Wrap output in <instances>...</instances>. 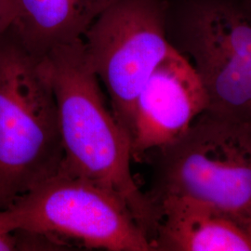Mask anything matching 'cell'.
Listing matches in <instances>:
<instances>
[{"mask_svg": "<svg viewBox=\"0 0 251 251\" xmlns=\"http://www.w3.org/2000/svg\"><path fill=\"white\" fill-rule=\"evenodd\" d=\"M58 107L63 159L59 172L87 179L121 198L153 241L159 211L131 172V142L118 123L85 52L83 38L45 56Z\"/></svg>", "mask_w": 251, "mask_h": 251, "instance_id": "6da1fadb", "label": "cell"}, {"mask_svg": "<svg viewBox=\"0 0 251 251\" xmlns=\"http://www.w3.org/2000/svg\"><path fill=\"white\" fill-rule=\"evenodd\" d=\"M63 159L45 56L30 53L9 26L0 40V209L57 174Z\"/></svg>", "mask_w": 251, "mask_h": 251, "instance_id": "7a4b0ae2", "label": "cell"}, {"mask_svg": "<svg viewBox=\"0 0 251 251\" xmlns=\"http://www.w3.org/2000/svg\"><path fill=\"white\" fill-rule=\"evenodd\" d=\"M148 197H186L216 206L251 230V122L208 110L184 134L148 152Z\"/></svg>", "mask_w": 251, "mask_h": 251, "instance_id": "3957f363", "label": "cell"}, {"mask_svg": "<svg viewBox=\"0 0 251 251\" xmlns=\"http://www.w3.org/2000/svg\"><path fill=\"white\" fill-rule=\"evenodd\" d=\"M0 232L43 235L90 250L153 251L125 202L87 179L58 172L0 209Z\"/></svg>", "mask_w": 251, "mask_h": 251, "instance_id": "277c9868", "label": "cell"}, {"mask_svg": "<svg viewBox=\"0 0 251 251\" xmlns=\"http://www.w3.org/2000/svg\"><path fill=\"white\" fill-rule=\"evenodd\" d=\"M167 36L192 57L207 110L251 122V10L242 1L189 0L178 10L168 3Z\"/></svg>", "mask_w": 251, "mask_h": 251, "instance_id": "5b68a950", "label": "cell"}, {"mask_svg": "<svg viewBox=\"0 0 251 251\" xmlns=\"http://www.w3.org/2000/svg\"><path fill=\"white\" fill-rule=\"evenodd\" d=\"M167 10V0H112L83 36L88 62L130 142L137 97L172 50Z\"/></svg>", "mask_w": 251, "mask_h": 251, "instance_id": "8992f818", "label": "cell"}, {"mask_svg": "<svg viewBox=\"0 0 251 251\" xmlns=\"http://www.w3.org/2000/svg\"><path fill=\"white\" fill-rule=\"evenodd\" d=\"M208 105L206 89L193 63L172 47L136 100L132 160L143 161L148 152L177 140Z\"/></svg>", "mask_w": 251, "mask_h": 251, "instance_id": "52a82bcc", "label": "cell"}, {"mask_svg": "<svg viewBox=\"0 0 251 251\" xmlns=\"http://www.w3.org/2000/svg\"><path fill=\"white\" fill-rule=\"evenodd\" d=\"M156 206L159 224L153 251H251V230L224 210L186 197Z\"/></svg>", "mask_w": 251, "mask_h": 251, "instance_id": "ba28073f", "label": "cell"}, {"mask_svg": "<svg viewBox=\"0 0 251 251\" xmlns=\"http://www.w3.org/2000/svg\"><path fill=\"white\" fill-rule=\"evenodd\" d=\"M112 0H16L10 25L27 50L44 57L59 46L82 39Z\"/></svg>", "mask_w": 251, "mask_h": 251, "instance_id": "9c48e42d", "label": "cell"}, {"mask_svg": "<svg viewBox=\"0 0 251 251\" xmlns=\"http://www.w3.org/2000/svg\"><path fill=\"white\" fill-rule=\"evenodd\" d=\"M17 12L16 0H0V17L9 20L12 24L17 16Z\"/></svg>", "mask_w": 251, "mask_h": 251, "instance_id": "30bf717a", "label": "cell"}, {"mask_svg": "<svg viewBox=\"0 0 251 251\" xmlns=\"http://www.w3.org/2000/svg\"><path fill=\"white\" fill-rule=\"evenodd\" d=\"M20 250V239L16 233L0 232V251Z\"/></svg>", "mask_w": 251, "mask_h": 251, "instance_id": "8fae6325", "label": "cell"}, {"mask_svg": "<svg viewBox=\"0 0 251 251\" xmlns=\"http://www.w3.org/2000/svg\"><path fill=\"white\" fill-rule=\"evenodd\" d=\"M11 25L12 24H11V22L9 21V20L0 17V40H1L2 36H4V34L6 33V31L9 29V26Z\"/></svg>", "mask_w": 251, "mask_h": 251, "instance_id": "7c38bea8", "label": "cell"}, {"mask_svg": "<svg viewBox=\"0 0 251 251\" xmlns=\"http://www.w3.org/2000/svg\"><path fill=\"white\" fill-rule=\"evenodd\" d=\"M242 3L248 9L251 10V0H242Z\"/></svg>", "mask_w": 251, "mask_h": 251, "instance_id": "4fadbf2b", "label": "cell"}]
</instances>
